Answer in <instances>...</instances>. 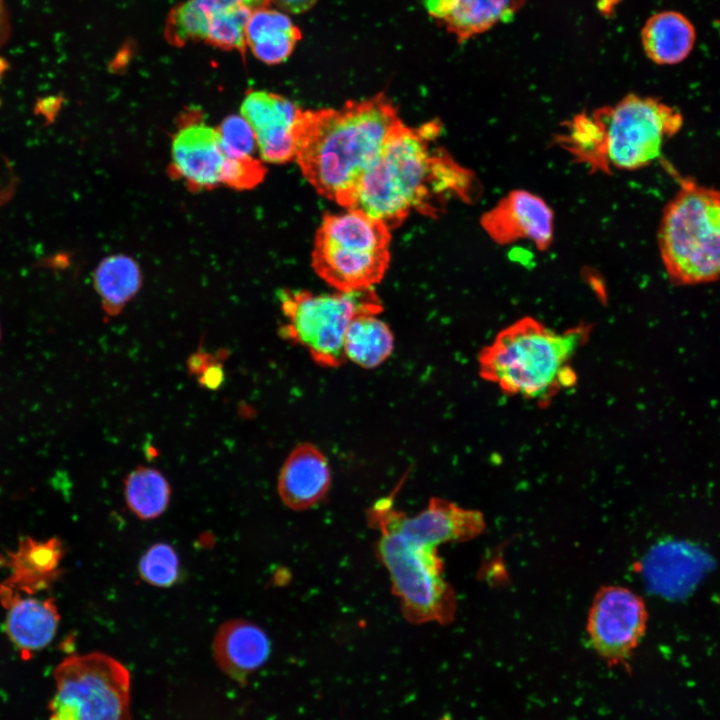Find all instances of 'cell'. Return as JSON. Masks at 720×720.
<instances>
[{
	"mask_svg": "<svg viewBox=\"0 0 720 720\" xmlns=\"http://www.w3.org/2000/svg\"><path fill=\"white\" fill-rule=\"evenodd\" d=\"M440 123L412 128L401 122L387 137L365 173L348 208L360 210L390 230L417 211L437 216L452 198L472 201L478 184L435 141Z\"/></svg>",
	"mask_w": 720,
	"mask_h": 720,
	"instance_id": "6da1fadb",
	"label": "cell"
},
{
	"mask_svg": "<svg viewBox=\"0 0 720 720\" xmlns=\"http://www.w3.org/2000/svg\"><path fill=\"white\" fill-rule=\"evenodd\" d=\"M401 122L384 94L340 108L303 111L295 160L319 194L348 208L361 179Z\"/></svg>",
	"mask_w": 720,
	"mask_h": 720,
	"instance_id": "7a4b0ae2",
	"label": "cell"
},
{
	"mask_svg": "<svg viewBox=\"0 0 720 720\" xmlns=\"http://www.w3.org/2000/svg\"><path fill=\"white\" fill-rule=\"evenodd\" d=\"M683 120L676 107L631 93L562 122L553 143L591 172L633 171L659 157L664 142L680 131Z\"/></svg>",
	"mask_w": 720,
	"mask_h": 720,
	"instance_id": "3957f363",
	"label": "cell"
},
{
	"mask_svg": "<svg viewBox=\"0 0 720 720\" xmlns=\"http://www.w3.org/2000/svg\"><path fill=\"white\" fill-rule=\"evenodd\" d=\"M589 332L584 324L557 332L534 318L519 319L482 349L480 376L507 394L545 404L576 383L571 361Z\"/></svg>",
	"mask_w": 720,
	"mask_h": 720,
	"instance_id": "277c9868",
	"label": "cell"
},
{
	"mask_svg": "<svg viewBox=\"0 0 720 720\" xmlns=\"http://www.w3.org/2000/svg\"><path fill=\"white\" fill-rule=\"evenodd\" d=\"M657 233L666 273L676 285L720 280V190L680 181Z\"/></svg>",
	"mask_w": 720,
	"mask_h": 720,
	"instance_id": "5b68a950",
	"label": "cell"
},
{
	"mask_svg": "<svg viewBox=\"0 0 720 720\" xmlns=\"http://www.w3.org/2000/svg\"><path fill=\"white\" fill-rule=\"evenodd\" d=\"M390 241L385 224L345 208L324 216L314 240L312 267L337 291L374 288L388 269Z\"/></svg>",
	"mask_w": 720,
	"mask_h": 720,
	"instance_id": "8992f818",
	"label": "cell"
},
{
	"mask_svg": "<svg viewBox=\"0 0 720 720\" xmlns=\"http://www.w3.org/2000/svg\"><path fill=\"white\" fill-rule=\"evenodd\" d=\"M368 523L380 533L375 552L389 572L406 620L450 624L456 614V595L443 577L437 548L402 536L383 520L368 518Z\"/></svg>",
	"mask_w": 720,
	"mask_h": 720,
	"instance_id": "52a82bcc",
	"label": "cell"
},
{
	"mask_svg": "<svg viewBox=\"0 0 720 720\" xmlns=\"http://www.w3.org/2000/svg\"><path fill=\"white\" fill-rule=\"evenodd\" d=\"M279 298L285 319L282 336L303 347L315 363L329 368L346 361L344 338L352 320L382 310L373 288L334 293L286 289Z\"/></svg>",
	"mask_w": 720,
	"mask_h": 720,
	"instance_id": "ba28073f",
	"label": "cell"
},
{
	"mask_svg": "<svg viewBox=\"0 0 720 720\" xmlns=\"http://www.w3.org/2000/svg\"><path fill=\"white\" fill-rule=\"evenodd\" d=\"M54 680L49 720H132L130 672L113 657L68 656L56 666Z\"/></svg>",
	"mask_w": 720,
	"mask_h": 720,
	"instance_id": "9c48e42d",
	"label": "cell"
},
{
	"mask_svg": "<svg viewBox=\"0 0 720 720\" xmlns=\"http://www.w3.org/2000/svg\"><path fill=\"white\" fill-rule=\"evenodd\" d=\"M270 4L271 0H186L169 11L164 37L176 47L205 42L244 54L250 17Z\"/></svg>",
	"mask_w": 720,
	"mask_h": 720,
	"instance_id": "30bf717a",
	"label": "cell"
},
{
	"mask_svg": "<svg viewBox=\"0 0 720 720\" xmlns=\"http://www.w3.org/2000/svg\"><path fill=\"white\" fill-rule=\"evenodd\" d=\"M648 613L643 599L622 586H604L595 595L587 619L592 647L609 666H627L645 633Z\"/></svg>",
	"mask_w": 720,
	"mask_h": 720,
	"instance_id": "8fae6325",
	"label": "cell"
},
{
	"mask_svg": "<svg viewBox=\"0 0 720 720\" xmlns=\"http://www.w3.org/2000/svg\"><path fill=\"white\" fill-rule=\"evenodd\" d=\"M394 495L378 500L368 509L367 517L387 522L402 536L437 548L448 542H463L482 534L486 528L483 514L460 507L446 499L433 497L415 516L395 508Z\"/></svg>",
	"mask_w": 720,
	"mask_h": 720,
	"instance_id": "7c38bea8",
	"label": "cell"
},
{
	"mask_svg": "<svg viewBox=\"0 0 720 720\" xmlns=\"http://www.w3.org/2000/svg\"><path fill=\"white\" fill-rule=\"evenodd\" d=\"M240 115L255 133L263 162L295 160L303 110L294 102L273 92L250 91L242 100Z\"/></svg>",
	"mask_w": 720,
	"mask_h": 720,
	"instance_id": "4fadbf2b",
	"label": "cell"
},
{
	"mask_svg": "<svg viewBox=\"0 0 720 720\" xmlns=\"http://www.w3.org/2000/svg\"><path fill=\"white\" fill-rule=\"evenodd\" d=\"M480 225L499 245L528 240L538 250L544 251L553 241L554 213L538 195L517 189L483 213Z\"/></svg>",
	"mask_w": 720,
	"mask_h": 720,
	"instance_id": "5bb4252c",
	"label": "cell"
},
{
	"mask_svg": "<svg viewBox=\"0 0 720 720\" xmlns=\"http://www.w3.org/2000/svg\"><path fill=\"white\" fill-rule=\"evenodd\" d=\"M173 169L186 184L196 189H210L222 182L227 159L217 128L201 120L184 123L171 143Z\"/></svg>",
	"mask_w": 720,
	"mask_h": 720,
	"instance_id": "9a60e30c",
	"label": "cell"
},
{
	"mask_svg": "<svg viewBox=\"0 0 720 720\" xmlns=\"http://www.w3.org/2000/svg\"><path fill=\"white\" fill-rule=\"evenodd\" d=\"M0 603L7 611L5 626L8 637L24 658L45 648L55 637L60 614L54 599L22 596L2 583Z\"/></svg>",
	"mask_w": 720,
	"mask_h": 720,
	"instance_id": "2e32d148",
	"label": "cell"
},
{
	"mask_svg": "<svg viewBox=\"0 0 720 720\" xmlns=\"http://www.w3.org/2000/svg\"><path fill=\"white\" fill-rule=\"evenodd\" d=\"M271 645L267 634L244 619H231L217 630L213 640V656L220 670L237 681L247 679L268 659Z\"/></svg>",
	"mask_w": 720,
	"mask_h": 720,
	"instance_id": "e0dca14e",
	"label": "cell"
},
{
	"mask_svg": "<svg viewBox=\"0 0 720 720\" xmlns=\"http://www.w3.org/2000/svg\"><path fill=\"white\" fill-rule=\"evenodd\" d=\"M430 17L458 42L513 19L526 0H421Z\"/></svg>",
	"mask_w": 720,
	"mask_h": 720,
	"instance_id": "ac0fdd59",
	"label": "cell"
},
{
	"mask_svg": "<svg viewBox=\"0 0 720 720\" xmlns=\"http://www.w3.org/2000/svg\"><path fill=\"white\" fill-rule=\"evenodd\" d=\"M331 484V472L325 455L314 445L302 443L284 462L278 492L282 502L292 510H306L319 503Z\"/></svg>",
	"mask_w": 720,
	"mask_h": 720,
	"instance_id": "d6986e66",
	"label": "cell"
},
{
	"mask_svg": "<svg viewBox=\"0 0 720 720\" xmlns=\"http://www.w3.org/2000/svg\"><path fill=\"white\" fill-rule=\"evenodd\" d=\"M63 556V544L58 538H23L15 551L0 556V565L10 570L3 584L25 595L46 590L60 576Z\"/></svg>",
	"mask_w": 720,
	"mask_h": 720,
	"instance_id": "ffe728a7",
	"label": "cell"
},
{
	"mask_svg": "<svg viewBox=\"0 0 720 720\" xmlns=\"http://www.w3.org/2000/svg\"><path fill=\"white\" fill-rule=\"evenodd\" d=\"M695 41L693 23L677 11L653 14L641 30L643 50L658 65H674L684 61L693 50Z\"/></svg>",
	"mask_w": 720,
	"mask_h": 720,
	"instance_id": "44dd1931",
	"label": "cell"
},
{
	"mask_svg": "<svg viewBox=\"0 0 720 720\" xmlns=\"http://www.w3.org/2000/svg\"><path fill=\"white\" fill-rule=\"evenodd\" d=\"M246 46L261 62H284L302 38L300 29L284 12L265 7L255 11L246 26Z\"/></svg>",
	"mask_w": 720,
	"mask_h": 720,
	"instance_id": "7402d4cb",
	"label": "cell"
},
{
	"mask_svg": "<svg viewBox=\"0 0 720 720\" xmlns=\"http://www.w3.org/2000/svg\"><path fill=\"white\" fill-rule=\"evenodd\" d=\"M394 349V336L378 314H362L350 323L344 338L346 360L371 369L381 365Z\"/></svg>",
	"mask_w": 720,
	"mask_h": 720,
	"instance_id": "603a6c76",
	"label": "cell"
},
{
	"mask_svg": "<svg viewBox=\"0 0 720 720\" xmlns=\"http://www.w3.org/2000/svg\"><path fill=\"white\" fill-rule=\"evenodd\" d=\"M142 275L136 261L126 255L103 259L94 273V285L106 314L115 316L137 294Z\"/></svg>",
	"mask_w": 720,
	"mask_h": 720,
	"instance_id": "cb8c5ba5",
	"label": "cell"
},
{
	"mask_svg": "<svg viewBox=\"0 0 720 720\" xmlns=\"http://www.w3.org/2000/svg\"><path fill=\"white\" fill-rule=\"evenodd\" d=\"M124 492L129 509L140 519L160 516L168 506L170 486L156 469L139 466L124 481Z\"/></svg>",
	"mask_w": 720,
	"mask_h": 720,
	"instance_id": "d4e9b609",
	"label": "cell"
},
{
	"mask_svg": "<svg viewBox=\"0 0 720 720\" xmlns=\"http://www.w3.org/2000/svg\"><path fill=\"white\" fill-rule=\"evenodd\" d=\"M179 560L175 550L168 544L151 546L139 562L142 579L154 586L169 587L178 577Z\"/></svg>",
	"mask_w": 720,
	"mask_h": 720,
	"instance_id": "484cf974",
	"label": "cell"
},
{
	"mask_svg": "<svg viewBox=\"0 0 720 720\" xmlns=\"http://www.w3.org/2000/svg\"><path fill=\"white\" fill-rule=\"evenodd\" d=\"M217 130L222 149L227 157H253L257 152L255 133L241 115L226 117Z\"/></svg>",
	"mask_w": 720,
	"mask_h": 720,
	"instance_id": "4316f807",
	"label": "cell"
},
{
	"mask_svg": "<svg viewBox=\"0 0 720 720\" xmlns=\"http://www.w3.org/2000/svg\"><path fill=\"white\" fill-rule=\"evenodd\" d=\"M264 176L265 168L263 164L254 157H227L222 171L221 183L237 190H246L259 184Z\"/></svg>",
	"mask_w": 720,
	"mask_h": 720,
	"instance_id": "83f0119b",
	"label": "cell"
},
{
	"mask_svg": "<svg viewBox=\"0 0 720 720\" xmlns=\"http://www.w3.org/2000/svg\"><path fill=\"white\" fill-rule=\"evenodd\" d=\"M199 381L209 389L218 388L224 379L223 368L218 363H209L199 374Z\"/></svg>",
	"mask_w": 720,
	"mask_h": 720,
	"instance_id": "f1b7e54d",
	"label": "cell"
},
{
	"mask_svg": "<svg viewBox=\"0 0 720 720\" xmlns=\"http://www.w3.org/2000/svg\"><path fill=\"white\" fill-rule=\"evenodd\" d=\"M318 0H271L282 12L301 14L310 10Z\"/></svg>",
	"mask_w": 720,
	"mask_h": 720,
	"instance_id": "f546056e",
	"label": "cell"
},
{
	"mask_svg": "<svg viewBox=\"0 0 720 720\" xmlns=\"http://www.w3.org/2000/svg\"><path fill=\"white\" fill-rule=\"evenodd\" d=\"M8 21L3 0H0V45L5 42L8 37Z\"/></svg>",
	"mask_w": 720,
	"mask_h": 720,
	"instance_id": "4dcf8cb0",
	"label": "cell"
},
{
	"mask_svg": "<svg viewBox=\"0 0 720 720\" xmlns=\"http://www.w3.org/2000/svg\"><path fill=\"white\" fill-rule=\"evenodd\" d=\"M6 69H7V63L5 62L4 59L0 58V78Z\"/></svg>",
	"mask_w": 720,
	"mask_h": 720,
	"instance_id": "1f68e13d",
	"label": "cell"
},
{
	"mask_svg": "<svg viewBox=\"0 0 720 720\" xmlns=\"http://www.w3.org/2000/svg\"><path fill=\"white\" fill-rule=\"evenodd\" d=\"M0 338H1V330H0Z\"/></svg>",
	"mask_w": 720,
	"mask_h": 720,
	"instance_id": "d6a6232c",
	"label": "cell"
},
{
	"mask_svg": "<svg viewBox=\"0 0 720 720\" xmlns=\"http://www.w3.org/2000/svg\"><path fill=\"white\" fill-rule=\"evenodd\" d=\"M442 720H448V719H442Z\"/></svg>",
	"mask_w": 720,
	"mask_h": 720,
	"instance_id": "836d02e7",
	"label": "cell"
}]
</instances>
